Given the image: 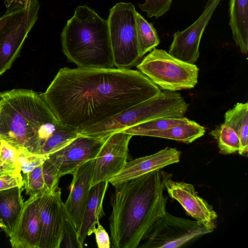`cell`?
<instances>
[{"mask_svg":"<svg viewBox=\"0 0 248 248\" xmlns=\"http://www.w3.org/2000/svg\"><path fill=\"white\" fill-rule=\"evenodd\" d=\"M160 92L139 70L64 67L41 94L62 125L79 132Z\"/></svg>","mask_w":248,"mask_h":248,"instance_id":"1","label":"cell"},{"mask_svg":"<svg viewBox=\"0 0 248 248\" xmlns=\"http://www.w3.org/2000/svg\"><path fill=\"white\" fill-rule=\"evenodd\" d=\"M171 175L161 170L114 186L110 196V244L136 248L167 211L165 183Z\"/></svg>","mask_w":248,"mask_h":248,"instance_id":"2","label":"cell"},{"mask_svg":"<svg viewBox=\"0 0 248 248\" xmlns=\"http://www.w3.org/2000/svg\"><path fill=\"white\" fill-rule=\"evenodd\" d=\"M60 124L41 94L13 89L0 93V140L35 154Z\"/></svg>","mask_w":248,"mask_h":248,"instance_id":"3","label":"cell"},{"mask_svg":"<svg viewBox=\"0 0 248 248\" xmlns=\"http://www.w3.org/2000/svg\"><path fill=\"white\" fill-rule=\"evenodd\" d=\"M61 37L63 53L78 67H114L107 20L87 5L76 8Z\"/></svg>","mask_w":248,"mask_h":248,"instance_id":"4","label":"cell"},{"mask_svg":"<svg viewBox=\"0 0 248 248\" xmlns=\"http://www.w3.org/2000/svg\"><path fill=\"white\" fill-rule=\"evenodd\" d=\"M188 106L179 93L165 90L79 133L83 136H108L150 120L183 117Z\"/></svg>","mask_w":248,"mask_h":248,"instance_id":"5","label":"cell"},{"mask_svg":"<svg viewBox=\"0 0 248 248\" xmlns=\"http://www.w3.org/2000/svg\"><path fill=\"white\" fill-rule=\"evenodd\" d=\"M137 67L164 90L192 89L198 82L199 69L196 65L181 61L163 49L152 50Z\"/></svg>","mask_w":248,"mask_h":248,"instance_id":"6","label":"cell"},{"mask_svg":"<svg viewBox=\"0 0 248 248\" xmlns=\"http://www.w3.org/2000/svg\"><path fill=\"white\" fill-rule=\"evenodd\" d=\"M136 12L131 2H118L109 10L107 21L116 68L129 69L141 59L136 32Z\"/></svg>","mask_w":248,"mask_h":248,"instance_id":"7","label":"cell"},{"mask_svg":"<svg viewBox=\"0 0 248 248\" xmlns=\"http://www.w3.org/2000/svg\"><path fill=\"white\" fill-rule=\"evenodd\" d=\"M38 0H24L16 5L13 14L0 32V76L18 57L25 40L38 17Z\"/></svg>","mask_w":248,"mask_h":248,"instance_id":"8","label":"cell"},{"mask_svg":"<svg viewBox=\"0 0 248 248\" xmlns=\"http://www.w3.org/2000/svg\"><path fill=\"white\" fill-rule=\"evenodd\" d=\"M213 231L197 220L177 217L166 211L152 227L140 248H179L193 238Z\"/></svg>","mask_w":248,"mask_h":248,"instance_id":"9","label":"cell"},{"mask_svg":"<svg viewBox=\"0 0 248 248\" xmlns=\"http://www.w3.org/2000/svg\"><path fill=\"white\" fill-rule=\"evenodd\" d=\"M132 136L124 131L108 136L95 158L91 187L108 181L124 168L127 162L128 145Z\"/></svg>","mask_w":248,"mask_h":248,"instance_id":"10","label":"cell"},{"mask_svg":"<svg viewBox=\"0 0 248 248\" xmlns=\"http://www.w3.org/2000/svg\"><path fill=\"white\" fill-rule=\"evenodd\" d=\"M80 135L61 150L48 155V160L61 177L73 173L85 162L95 159L108 137Z\"/></svg>","mask_w":248,"mask_h":248,"instance_id":"11","label":"cell"},{"mask_svg":"<svg viewBox=\"0 0 248 248\" xmlns=\"http://www.w3.org/2000/svg\"><path fill=\"white\" fill-rule=\"evenodd\" d=\"M222 0H208L200 17L185 30L178 31L168 53L183 62L194 64L199 57V46L203 31Z\"/></svg>","mask_w":248,"mask_h":248,"instance_id":"12","label":"cell"},{"mask_svg":"<svg viewBox=\"0 0 248 248\" xmlns=\"http://www.w3.org/2000/svg\"><path fill=\"white\" fill-rule=\"evenodd\" d=\"M61 189L42 195L38 199L40 236L38 248H60L63 202Z\"/></svg>","mask_w":248,"mask_h":248,"instance_id":"13","label":"cell"},{"mask_svg":"<svg viewBox=\"0 0 248 248\" xmlns=\"http://www.w3.org/2000/svg\"><path fill=\"white\" fill-rule=\"evenodd\" d=\"M165 186L169 195L179 202L188 215L214 230L217 213L211 205L199 196L192 184L174 181L170 178L165 182Z\"/></svg>","mask_w":248,"mask_h":248,"instance_id":"14","label":"cell"},{"mask_svg":"<svg viewBox=\"0 0 248 248\" xmlns=\"http://www.w3.org/2000/svg\"><path fill=\"white\" fill-rule=\"evenodd\" d=\"M95 159L80 166L73 173L69 196L63 208L77 232L82 221L89 194Z\"/></svg>","mask_w":248,"mask_h":248,"instance_id":"15","label":"cell"},{"mask_svg":"<svg viewBox=\"0 0 248 248\" xmlns=\"http://www.w3.org/2000/svg\"><path fill=\"white\" fill-rule=\"evenodd\" d=\"M181 152L176 148L166 147L155 153L127 162L124 168L111 177L108 182L113 186L162 170L180 161Z\"/></svg>","mask_w":248,"mask_h":248,"instance_id":"16","label":"cell"},{"mask_svg":"<svg viewBox=\"0 0 248 248\" xmlns=\"http://www.w3.org/2000/svg\"><path fill=\"white\" fill-rule=\"evenodd\" d=\"M38 195L30 196L24 202L22 210L10 237L13 248H38L40 236Z\"/></svg>","mask_w":248,"mask_h":248,"instance_id":"17","label":"cell"},{"mask_svg":"<svg viewBox=\"0 0 248 248\" xmlns=\"http://www.w3.org/2000/svg\"><path fill=\"white\" fill-rule=\"evenodd\" d=\"M108 183V181L101 182L90 188L81 224L78 232V241L83 246L86 238L94 233L99 219L105 216L103 203Z\"/></svg>","mask_w":248,"mask_h":248,"instance_id":"18","label":"cell"},{"mask_svg":"<svg viewBox=\"0 0 248 248\" xmlns=\"http://www.w3.org/2000/svg\"><path fill=\"white\" fill-rule=\"evenodd\" d=\"M23 186L0 190V228L9 237L22 210Z\"/></svg>","mask_w":248,"mask_h":248,"instance_id":"19","label":"cell"},{"mask_svg":"<svg viewBox=\"0 0 248 248\" xmlns=\"http://www.w3.org/2000/svg\"><path fill=\"white\" fill-rule=\"evenodd\" d=\"M248 0H230L229 25L232 38L241 52L248 51Z\"/></svg>","mask_w":248,"mask_h":248,"instance_id":"20","label":"cell"},{"mask_svg":"<svg viewBox=\"0 0 248 248\" xmlns=\"http://www.w3.org/2000/svg\"><path fill=\"white\" fill-rule=\"evenodd\" d=\"M224 124L232 128L238 136L241 155L247 156L248 151V103H237L225 114Z\"/></svg>","mask_w":248,"mask_h":248,"instance_id":"21","label":"cell"},{"mask_svg":"<svg viewBox=\"0 0 248 248\" xmlns=\"http://www.w3.org/2000/svg\"><path fill=\"white\" fill-rule=\"evenodd\" d=\"M205 128L194 121L164 130L146 132L143 136L174 140L190 143L203 136Z\"/></svg>","mask_w":248,"mask_h":248,"instance_id":"22","label":"cell"},{"mask_svg":"<svg viewBox=\"0 0 248 248\" xmlns=\"http://www.w3.org/2000/svg\"><path fill=\"white\" fill-rule=\"evenodd\" d=\"M136 27L139 52L141 58L160 43L155 29L137 11L136 13Z\"/></svg>","mask_w":248,"mask_h":248,"instance_id":"23","label":"cell"},{"mask_svg":"<svg viewBox=\"0 0 248 248\" xmlns=\"http://www.w3.org/2000/svg\"><path fill=\"white\" fill-rule=\"evenodd\" d=\"M79 135L78 131L60 124L35 154L48 156L65 147Z\"/></svg>","mask_w":248,"mask_h":248,"instance_id":"24","label":"cell"},{"mask_svg":"<svg viewBox=\"0 0 248 248\" xmlns=\"http://www.w3.org/2000/svg\"><path fill=\"white\" fill-rule=\"evenodd\" d=\"M190 120L181 117H163L144 122L128 128L124 131L132 136H143L147 132L161 131L188 123Z\"/></svg>","mask_w":248,"mask_h":248,"instance_id":"25","label":"cell"},{"mask_svg":"<svg viewBox=\"0 0 248 248\" xmlns=\"http://www.w3.org/2000/svg\"><path fill=\"white\" fill-rule=\"evenodd\" d=\"M210 134L216 140L222 154L230 155L238 151L240 147L238 136L232 128L224 123L212 130Z\"/></svg>","mask_w":248,"mask_h":248,"instance_id":"26","label":"cell"},{"mask_svg":"<svg viewBox=\"0 0 248 248\" xmlns=\"http://www.w3.org/2000/svg\"><path fill=\"white\" fill-rule=\"evenodd\" d=\"M83 247V246L78 241L77 230L64 209L60 248Z\"/></svg>","mask_w":248,"mask_h":248,"instance_id":"27","label":"cell"},{"mask_svg":"<svg viewBox=\"0 0 248 248\" xmlns=\"http://www.w3.org/2000/svg\"><path fill=\"white\" fill-rule=\"evenodd\" d=\"M18 152L15 148L1 140L0 147V169L2 171L10 172L19 170L18 168Z\"/></svg>","mask_w":248,"mask_h":248,"instance_id":"28","label":"cell"},{"mask_svg":"<svg viewBox=\"0 0 248 248\" xmlns=\"http://www.w3.org/2000/svg\"><path fill=\"white\" fill-rule=\"evenodd\" d=\"M18 152V168L23 174L31 171L37 166L42 165L48 156L34 154L27 150Z\"/></svg>","mask_w":248,"mask_h":248,"instance_id":"29","label":"cell"},{"mask_svg":"<svg viewBox=\"0 0 248 248\" xmlns=\"http://www.w3.org/2000/svg\"><path fill=\"white\" fill-rule=\"evenodd\" d=\"M173 0H145L138 4L141 10L146 13L149 18H156L162 16L169 11Z\"/></svg>","mask_w":248,"mask_h":248,"instance_id":"30","label":"cell"},{"mask_svg":"<svg viewBox=\"0 0 248 248\" xmlns=\"http://www.w3.org/2000/svg\"><path fill=\"white\" fill-rule=\"evenodd\" d=\"M43 175L48 189L51 192L55 191L59 187L61 176L56 167L48 159L43 164Z\"/></svg>","mask_w":248,"mask_h":248,"instance_id":"31","label":"cell"},{"mask_svg":"<svg viewBox=\"0 0 248 248\" xmlns=\"http://www.w3.org/2000/svg\"><path fill=\"white\" fill-rule=\"evenodd\" d=\"M21 172L20 170H17L0 175V190L24 186Z\"/></svg>","mask_w":248,"mask_h":248,"instance_id":"32","label":"cell"},{"mask_svg":"<svg viewBox=\"0 0 248 248\" xmlns=\"http://www.w3.org/2000/svg\"><path fill=\"white\" fill-rule=\"evenodd\" d=\"M94 233L97 247L99 248H109L111 246L110 240L108 232L103 226L98 221Z\"/></svg>","mask_w":248,"mask_h":248,"instance_id":"33","label":"cell"},{"mask_svg":"<svg viewBox=\"0 0 248 248\" xmlns=\"http://www.w3.org/2000/svg\"><path fill=\"white\" fill-rule=\"evenodd\" d=\"M16 8V5L12 7H8L5 13L0 16V32L4 26L7 20L13 14Z\"/></svg>","mask_w":248,"mask_h":248,"instance_id":"34","label":"cell"},{"mask_svg":"<svg viewBox=\"0 0 248 248\" xmlns=\"http://www.w3.org/2000/svg\"><path fill=\"white\" fill-rule=\"evenodd\" d=\"M15 0H5L6 6L8 8L11 6V4Z\"/></svg>","mask_w":248,"mask_h":248,"instance_id":"35","label":"cell"},{"mask_svg":"<svg viewBox=\"0 0 248 248\" xmlns=\"http://www.w3.org/2000/svg\"><path fill=\"white\" fill-rule=\"evenodd\" d=\"M11 172V171H10ZM6 172H4L3 171H2L0 169V175L1 174H2L4 173H6Z\"/></svg>","mask_w":248,"mask_h":248,"instance_id":"36","label":"cell"},{"mask_svg":"<svg viewBox=\"0 0 248 248\" xmlns=\"http://www.w3.org/2000/svg\"><path fill=\"white\" fill-rule=\"evenodd\" d=\"M1 140H0V145H1Z\"/></svg>","mask_w":248,"mask_h":248,"instance_id":"37","label":"cell"}]
</instances>
